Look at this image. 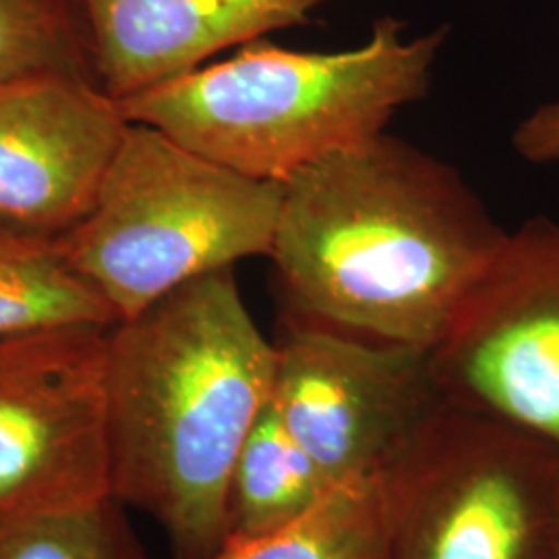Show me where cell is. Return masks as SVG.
I'll use <instances>...</instances> for the list:
<instances>
[{
	"instance_id": "1",
	"label": "cell",
	"mask_w": 559,
	"mask_h": 559,
	"mask_svg": "<svg viewBox=\"0 0 559 559\" xmlns=\"http://www.w3.org/2000/svg\"><path fill=\"white\" fill-rule=\"evenodd\" d=\"M280 320L431 350L508 233L450 164L381 133L282 182Z\"/></svg>"
},
{
	"instance_id": "2",
	"label": "cell",
	"mask_w": 559,
	"mask_h": 559,
	"mask_svg": "<svg viewBox=\"0 0 559 559\" xmlns=\"http://www.w3.org/2000/svg\"><path fill=\"white\" fill-rule=\"evenodd\" d=\"M276 362L235 267L189 280L108 330L110 496L156 520L173 558H210L228 539V480L272 399Z\"/></svg>"
},
{
	"instance_id": "3",
	"label": "cell",
	"mask_w": 559,
	"mask_h": 559,
	"mask_svg": "<svg viewBox=\"0 0 559 559\" xmlns=\"http://www.w3.org/2000/svg\"><path fill=\"white\" fill-rule=\"evenodd\" d=\"M445 27L406 36L394 17L340 52L242 44L230 59L120 100L129 122L168 138L242 177L286 182L321 158L373 140L433 81Z\"/></svg>"
},
{
	"instance_id": "4",
	"label": "cell",
	"mask_w": 559,
	"mask_h": 559,
	"mask_svg": "<svg viewBox=\"0 0 559 559\" xmlns=\"http://www.w3.org/2000/svg\"><path fill=\"white\" fill-rule=\"evenodd\" d=\"M282 193L280 182L242 177L129 122L92 210L60 242L117 320H129L189 280L270 258Z\"/></svg>"
},
{
	"instance_id": "5",
	"label": "cell",
	"mask_w": 559,
	"mask_h": 559,
	"mask_svg": "<svg viewBox=\"0 0 559 559\" xmlns=\"http://www.w3.org/2000/svg\"><path fill=\"white\" fill-rule=\"evenodd\" d=\"M385 485L383 559H558L559 454L445 404Z\"/></svg>"
},
{
	"instance_id": "6",
	"label": "cell",
	"mask_w": 559,
	"mask_h": 559,
	"mask_svg": "<svg viewBox=\"0 0 559 559\" xmlns=\"http://www.w3.org/2000/svg\"><path fill=\"white\" fill-rule=\"evenodd\" d=\"M272 406L332 485L383 480L445 406L429 350L280 320Z\"/></svg>"
},
{
	"instance_id": "7",
	"label": "cell",
	"mask_w": 559,
	"mask_h": 559,
	"mask_svg": "<svg viewBox=\"0 0 559 559\" xmlns=\"http://www.w3.org/2000/svg\"><path fill=\"white\" fill-rule=\"evenodd\" d=\"M429 359L445 404L559 454L558 221L508 233Z\"/></svg>"
},
{
	"instance_id": "8",
	"label": "cell",
	"mask_w": 559,
	"mask_h": 559,
	"mask_svg": "<svg viewBox=\"0 0 559 559\" xmlns=\"http://www.w3.org/2000/svg\"><path fill=\"white\" fill-rule=\"evenodd\" d=\"M110 328L0 336V520L110 496Z\"/></svg>"
},
{
	"instance_id": "9",
	"label": "cell",
	"mask_w": 559,
	"mask_h": 559,
	"mask_svg": "<svg viewBox=\"0 0 559 559\" xmlns=\"http://www.w3.org/2000/svg\"><path fill=\"white\" fill-rule=\"evenodd\" d=\"M129 127L87 75L0 81V222L60 237L92 210Z\"/></svg>"
},
{
	"instance_id": "10",
	"label": "cell",
	"mask_w": 559,
	"mask_h": 559,
	"mask_svg": "<svg viewBox=\"0 0 559 559\" xmlns=\"http://www.w3.org/2000/svg\"><path fill=\"white\" fill-rule=\"evenodd\" d=\"M94 78L115 100L177 80L222 50L307 25L323 0H75Z\"/></svg>"
},
{
	"instance_id": "11",
	"label": "cell",
	"mask_w": 559,
	"mask_h": 559,
	"mask_svg": "<svg viewBox=\"0 0 559 559\" xmlns=\"http://www.w3.org/2000/svg\"><path fill=\"white\" fill-rule=\"evenodd\" d=\"M334 489L338 487L309 459L267 402L230 473L228 539H258L276 533L316 510Z\"/></svg>"
},
{
	"instance_id": "12",
	"label": "cell",
	"mask_w": 559,
	"mask_h": 559,
	"mask_svg": "<svg viewBox=\"0 0 559 559\" xmlns=\"http://www.w3.org/2000/svg\"><path fill=\"white\" fill-rule=\"evenodd\" d=\"M117 321L112 307L67 260L60 237L0 222V336Z\"/></svg>"
},
{
	"instance_id": "13",
	"label": "cell",
	"mask_w": 559,
	"mask_h": 559,
	"mask_svg": "<svg viewBox=\"0 0 559 559\" xmlns=\"http://www.w3.org/2000/svg\"><path fill=\"white\" fill-rule=\"evenodd\" d=\"M385 526V485L365 480L334 489L316 510L276 533L228 539L205 559H383Z\"/></svg>"
},
{
	"instance_id": "14",
	"label": "cell",
	"mask_w": 559,
	"mask_h": 559,
	"mask_svg": "<svg viewBox=\"0 0 559 559\" xmlns=\"http://www.w3.org/2000/svg\"><path fill=\"white\" fill-rule=\"evenodd\" d=\"M112 496L0 520V559H150Z\"/></svg>"
},
{
	"instance_id": "15",
	"label": "cell",
	"mask_w": 559,
	"mask_h": 559,
	"mask_svg": "<svg viewBox=\"0 0 559 559\" xmlns=\"http://www.w3.org/2000/svg\"><path fill=\"white\" fill-rule=\"evenodd\" d=\"M44 73L94 78L78 2L0 0V81Z\"/></svg>"
},
{
	"instance_id": "16",
	"label": "cell",
	"mask_w": 559,
	"mask_h": 559,
	"mask_svg": "<svg viewBox=\"0 0 559 559\" xmlns=\"http://www.w3.org/2000/svg\"><path fill=\"white\" fill-rule=\"evenodd\" d=\"M514 150L533 164L559 162V102L531 112L514 131Z\"/></svg>"
},
{
	"instance_id": "17",
	"label": "cell",
	"mask_w": 559,
	"mask_h": 559,
	"mask_svg": "<svg viewBox=\"0 0 559 559\" xmlns=\"http://www.w3.org/2000/svg\"><path fill=\"white\" fill-rule=\"evenodd\" d=\"M558 559H559V556H558Z\"/></svg>"
}]
</instances>
